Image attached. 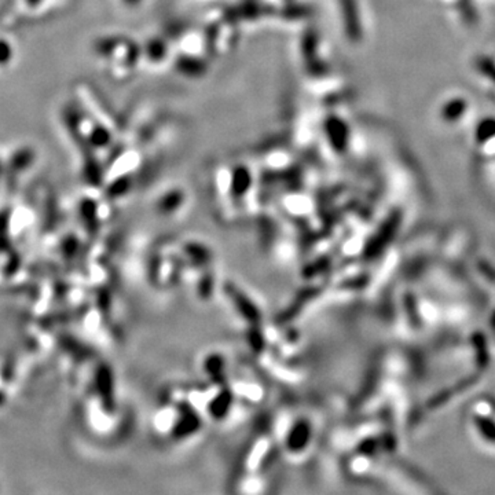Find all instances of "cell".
Segmentation results:
<instances>
[{
	"label": "cell",
	"mask_w": 495,
	"mask_h": 495,
	"mask_svg": "<svg viewBox=\"0 0 495 495\" xmlns=\"http://www.w3.org/2000/svg\"><path fill=\"white\" fill-rule=\"evenodd\" d=\"M4 401H6V395L0 391V405H3V403H4Z\"/></svg>",
	"instance_id": "obj_1"
}]
</instances>
